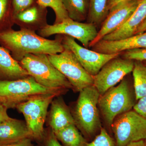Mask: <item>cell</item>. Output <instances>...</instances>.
<instances>
[{
  "instance_id": "35",
  "label": "cell",
  "mask_w": 146,
  "mask_h": 146,
  "mask_svg": "<svg viewBox=\"0 0 146 146\" xmlns=\"http://www.w3.org/2000/svg\"><path fill=\"white\" fill-rule=\"evenodd\" d=\"M145 65H146V62H145Z\"/></svg>"
},
{
  "instance_id": "4",
  "label": "cell",
  "mask_w": 146,
  "mask_h": 146,
  "mask_svg": "<svg viewBox=\"0 0 146 146\" xmlns=\"http://www.w3.org/2000/svg\"><path fill=\"white\" fill-rule=\"evenodd\" d=\"M19 63L29 76L42 86L50 89H72L65 76L50 62L48 55L29 54Z\"/></svg>"
},
{
  "instance_id": "3",
  "label": "cell",
  "mask_w": 146,
  "mask_h": 146,
  "mask_svg": "<svg viewBox=\"0 0 146 146\" xmlns=\"http://www.w3.org/2000/svg\"><path fill=\"white\" fill-rule=\"evenodd\" d=\"M67 91L45 87L29 76L15 80H0V101L8 109L16 108L18 104L35 96L48 94L60 96Z\"/></svg>"
},
{
  "instance_id": "31",
  "label": "cell",
  "mask_w": 146,
  "mask_h": 146,
  "mask_svg": "<svg viewBox=\"0 0 146 146\" xmlns=\"http://www.w3.org/2000/svg\"><path fill=\"white\" fill-rule=\"evenodd\" d=\"M7 109L8 108L0 101V123L10 119L7 114Z\"/></svg>"
},
{
  "instance_id": "26",
  "label": "cell",
  "mask_w": 146,
  "mask_h": 146,
  "mask_svg": "<svg viewBox=\"0 0 146 146\" xmlns=\"http://www.w3.org/2000/svg\"><path fill=\"white\" fill-rule=\"evenodd\" d=\"M122 58L134 61H146V48L127 50L121 54Z\"/></svg>"
},
{
  "instance_id": "33",
  "label": "cell",
  "mask_w": 146,
  "mask_h": 146,
  "mask_svg": "<svg viewBox=\"0 0 146 146\" xmlns=\"http://www.w3.org/2000/svg\"><path fill=\"white\" fill-rule=\"evenodd\" d=\"M125 146H146V140L131 142Z\"/></svg>"
},
{
  "instance_id": "19",
  "label": "cell",
  "mask_w": 146,
  "mask_h": 146,
  "mask_svg": "<svg viewBox=\"0 0 146 146\" xmlns=\"http://www.w3.org/2000/svg\"><path fill=\"white\" fill-rule=\"evenodd\" d=\"M54 133L63 146H85L88 143L75 124L70 125Z\"/></svg>"
},
{
  "instance_id": "1",
  "label": "cell",
  "mask_w": 146,
  "mask_h": 146,
  "mask_svg": "<svg viewBox=\"0 0 146 146\" xmlns=\"http://www.w3.org/2000/svg\"><path fill=\"white\" fill-rule=\"evenodd\" d=\"M0 44L11 52L12 57L19 62L29 54H56L64 50L60 36L50 40L26 29L17 31L9 29L0 31Z\"/></svg>"
},
{
  "instance_id": "15",
  "label": "cell",
  "mask_w": 146,
  "mask_h": 146,
  "mask_svg": "<svg viewBox=\"0 0 146 146\" xmlns=\"http://www.w3.org/2000/svg\"><path fill=\"white\" fill-rule=\"evenodd\" d=\"M146 19V0H141L138 6L126 22L116 31L108 35L103 40L115 41L133 36Z\"/></svg>"
},
{
  "instance_id": "29",
  "label": "cell",
  "mask_w": 146,
  "mask_h": 146,
  "mask_svg": "<svg viewBox=\"0 0 146 146\" xmlns=\"http://www.w3.org/2000/svg\"><path fill=\"white\" fill-rule=\"evenodd\" d=\"M33 140L31 138H26L20 141L6 144H2L0 146H38L33 143Z\"/></svg>"
},
{
  "instance_id": "18",
  "label": "cell",
  "mask_w": 146,
  "mask_h": 146,
  "mask_svg": "<svg viewBox=\"0 0 146 146\" xmlns=\"http://www.w3.org/2000/svg\"><path fill=\"white\" fill-rule=\"evenodd\" d=\"M14 22L21 29L35 31L48 25L46 17L37 7L32 6L13 16Z\"/></svg>"
},
{
  "instance_id": "23",
  "label": "cell",
  "mask_w": 146,
  "mask_h": 146,
  "mask_svg": "<svg viewBox=\"0 0 146 146\" xmlns=\"http://www.w3.org/2000/svg\"><path fill=\"white\" fill-rule=\"evenodd\" d=\"M38 5L42 8L52 9L56 16L54 24L59 23L69 18L63 6L62 0H37Z\"/></svg>"
},
{
  "instance_id": "20",
  "label": "cell",
  "mask_w": 146,
  "mask_h": 146,
  "mask_svg": "<svg viewBox=\"0 0 146 146\" xmlns=\"http://www.w3.org/2000/svg\"><path fill=\"white\" fill-rule=\"evenodd\" d=\"M62 2L70 19L80 23L87 19L89 0H62Z\"/></svg>"
},
{
  "instance_id": "27",
  "label": "cell",
  "mask_w": 146,
  "mask_h": 146,
  "mask_svg": "<svg viewBox=\"0 0 146 146\" xmlns=\"http://www.w3.org/2000/svg\"><path fill=\"white\" fill-rule=\"evenodd\" d=\"M34 0H13V16L31 7Z\"/></svg>"
},
{
  "instance_id": "2",
  "label": "cell",
  "mask_w": 146,
  "mask_h": 146,
  "mask_svg": "<svg viewBox=\"0 0 146 146\" xmlns=\"http://www.w3.org/2000/svg\"><path fill=\"white\" fill-rule=\"evenodd\" d=\"M100 93L94 85L80 92L72 114L76 125L88 142L102 128L98 106Z\"/></svg>"
},
{
  "instance_id": "8",
  "label": "cell",
  "mask_w": 146,
  "mask_h": 146,
  "mask_svg": "<svg viewBox=\"0 0 146 146\" xmlns=\"http://www.w3.org/2000/svg\"><path fill=\"white\" fill-rule=\"evenodd\" d=\"M111 127L116 146H125L131 142L146 140V119L134 110L118 116Z\"/></svg>"
},
{
  "instance_id": "6",
  "label": "cell",
  "mask_w": 146,
  "mask_h": 146,
  "mask_svg": "<svg viewBox=\"0 0 146 146\" xmlns=\"http://www.w3.org/2000/svg\"><path fill=\"white\" fill-rule=\"evenodd\" d=\"M58 96L51 94L38 95L16 106L18 111L23 115L32 139L36 143L44 136V125L47 119L49 106L54 99Z\"/></svg>"
},
{
  "instance_id": "12",
  "label": "cell",
  "mask_w": 146,
  "mask_h": 146,
  "mask_svg": "<svg viewBox=\"0 0 146 146\" xmlns=\"http://www.w3.org/2000/svg\"><path fill=\"white\" fill-rule=\"evenodd\" d=\"M141 0L126 1L118 4L109 11L96 38L90 43L92 47L108 35L121 27L133 13Z\"/></svg>"
},
{
  "instance_id": "24",
  "label": "cell",
  "mask_w": 146,
  "mask_h": 146,
  "mask_svg": "<svg viewBox=\"0 0 146 146\" xmlns=\"http://www.w3.org/2000/svg\"><path fill=\"white\" fill-rule=\"evenodd\" d=\"M85 146H116L115 140L110 136L107 131L102 128L100 133Z\"/></svg>"
},
{
  "instance_id": "22",
  "label": "cell",
  "mask_w": 146,
  "mask_h": 146,
  "mask_svg": "<svg viewBox=\"0 0 146 146\" xmlns=\"http://www.w3.org/2000/svg\"><path fill=\"white\" fill-rule=\"evenodd\" d=\"M133 71L135 98L139 100L146 95V65L134 61Z\"/></svg>"
},
{
  "instance_id": "7",
  "label": "cell",
  "mask_w": 146,
  "mask_h": 146,
  "mask_svg": "<svg viewBox=\"0 0 146 146\" xmlns=\"http://www.w3.org/2000/svg\"><path fill=\"white\" fill-rule=\"evenodd\" d=\"M64 48L62 52L48 55L50 62L65 76L74 91L80 92L94 85V77L85 70L72 51Z\"/></svg>"
},
{
  "instance_id": "32",
  "label": "cell",
  "mask_w": 146,
  "mask_h": 146,
  "mask_svg": "<svg viewBox=\"0 0 146 146\" xmlns=\"http://www.w3.org/2000/svg\"><path fill=\"white\" fill-rule=\"evenodd\" d=\"M129 1H133V0H108L107 5L108 10L109 11L114 7H115V6L117 5L119 3Z\"/></svg>"
},
{
  "instance_id": "11",
  "label": "cell",
  "mask_w": 146,
  "mask_h": 146,
  "mask_svg": "<svg viewBox=\"0 0 146 146\" xmlns=\"http://www.w3.org/2000/svg\"><path fill=\"white\" fill-rule=\"evenodd\" d=\"M63 35L62 37L63 46L72 52L85 70L93 76H96L108 61L119 57L122 53L106 54L97 52L80 46L73 37Z\"/></svg>"
},
{
  "instance_id": "5",
  "label": "cell",
  "mask_w": 146,
  "mask_h": 146,
  "mask_svg": "<svg viewBox=\"0 0 146 146\" xmlns=\"http://www.w3.org/2000/svg\"><path fill=\"white\" fill-rule=\"evenodd\" d=\"M135 104L129 84L124 78L117 86L100 96L98 106L105 121L111 127L117 117L130 110Z\"/></svg>"
},
{
  "instance_id": "10",
  "label": "cell",
  "mask_w": 146,
  "mask_h": 146,
  "mask_svg": "<svg viewBox=\"0 0 146 146\" xmlns=\"http://www.w3.org/2000/svg\"><path fill=\"white\" fill-rule=\"evenodd\" d=\"M119 57L108 61L93 76L94 85L100 96L115 86L133 71L134 60Z\"/></svg>"
},
{
  "instance_id": "25",
  "label": "cell",
  "mask_w": 146,
  "mask_h": 146,
  "mask_svg": "<svg viewBox=\"0 0 146 146\" xmlns=\"http://www.w3.org/2000/svg\"><path fill=\"white\" fill-rule=\"evenodd\" d=\"M36 144L38 146H63L58 140L54 132L49 127L45 129L43 138Z\"/></svg>"
},
{
  "instance_id": "21",
  "label": "cell",
  "mask_w": 146,
  "mask_h": 146,
  "mask_svg": "<svg viewBox=\"0 0 146 146\" xmlns=\"http://www.w3.org/2000/svg\"><path fill=\"white\" fill-rule=\"evenodd\" d=\"M108 0H89L90 6L87 20L88 23L96 26L105 20L109 11L108 9Z\"/></svg>"
},
{
  "instance_id": "13",
  "label": "cell",
  "mask_w": 146,
  "mask_h": 146,
  "mask_svg": "<svg viewBox=\"0 0 146 146\" xmlns=\"http://www.w3.org/2000/svg\"><path fill=\"white\" fill-rule=\"evenodd\" d=\"M92 48L93 50L106 54L122 53L134 49L146 48V31L120 40L109 41L102 39Z\"/></svg>"
},
{
  "instance_id": "14",
  "label": "cell",
  "mask_w": 146,
  "mask_h": 146,
  "mask_svg": "<svg viewBox=\"0 0 146 146\" xmlns=\"http://www.w3.org/2000/svg\"><path fill=\"white\" fill-rule=\"evenodd\" d=\"M46 119L48 127L54 133L70 125H76L72 114L60 96L53 100Z\"/></svg>"
},
{
  "instance_id": "30",
  "label": "cell",
  "mask_w": 146,
  "mask_h": 146,
  "mask_svg": "<svg viewBox=\"0 0 146 146\" xmlns=\"http://www.w3.org/2000/svg\"><path fill=\"white\" fill-rule=\"evenodd\" d=\"M8 0H0V24L2 23L5 17Z\"/></svg>"
},
{
  "instance_id": "34",
  "label": "cell",
  "mask_w": 146,
  "mask_h": 146,
  "mask_svg": "<svg viewBox=\"0 0 146 146\" xmlns=\"http://www.w3.org/2000/svg\"><path fill=\"white\" fill-rule=\"evenodd\" d=\"M145 31H146V19L142 23L141 25L138 27L134 35H137L143 33Z\"/></svg>"
},
{
  "instance_id": "17",
  "label": "cell",
  "mask_w": 146,
  "mask_h": 146,
  "mask_svg": "<svg viewBox=\"0 0 146 146\" xmlns=\"http://www.w3.org/2000/svg\"><path fill=\"white\" fill-rule=\"evenodd\" d=\"M29 75L9 51L0 46V80H13L25 78Z\"/></svg>"
},
{
  "instance_id": "9",
  "label": "cell",
  "mask_w": 146,
  "mask_h": 146,
  "mask_svg": "<svg viewBox=\"0 0 146 146\" xmlns=\"http://www.w3.org/2000/svg\"><path fill=\"white\" fill-rule=\"evenodd\" d=\"M39 35L44 38L55 34L70 36L78 40L86 48L89 47L98 33L94 24L76 22L70 18L59 23L47 25L39 30Z\"/></svg>"
},
{
  "instance_id": "28",
  "label": "cell",
  "mask_w": 146,
  "mask_h": 146,
  "mask_svg": "<svg viewBox=\"0 0 146 146\" xmlns=\"http://www.w3.org/2000/svg\"><path fill=\"white\" fill-rule=\"evenodd\" d=\"M133 108L134 111L146 119V95L138 100Z\"/></svg>"
},
{
  "instance_id": "16",
  "label": "cell",
  "mask_w": 146,
  "mask_h": 146,
  "mask_svg": "<svg viewBox=\"0 0 146 146\" xmlns=\"http://www.w3.org/2000/svg\"><path fill=\"white\" fill-rule=\"evenodd\" d=\"M26 138L32 139L25 121L11 118L0 123L1 145L14 143Z\"/></svg>"
}]
</instances>
